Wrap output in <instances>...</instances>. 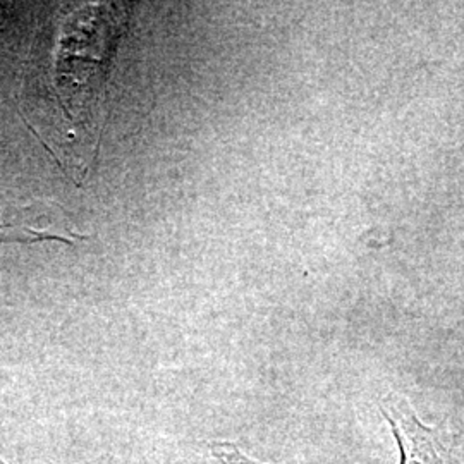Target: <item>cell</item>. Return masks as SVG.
<instances>
[{"label": "cell", "mask_w": 464, "mask_h": 464, "mask_svg": "<svg viewBox=\"0 0 464 464\" xmlns=\"http://www.w3.org/2000/svg\"><path fill=\"white\" fill-rule=\"evenodd\" d=\"M382 415L385 416L398 442L399 464H464L461 433L423 425L402 401L385 399ZM210 449L222 464H264L249 459L231 442H214Z\"/></svg>", "instance_id": "cell-1"}]
</instances>
